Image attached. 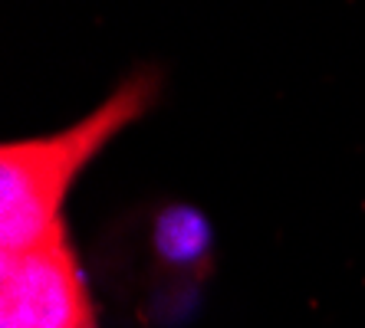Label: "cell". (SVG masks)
Listing matches in <instances>:
<instances>
[{"instance_id":"cell-2","label":"cell","mask_w":365,"mask_h":328,"mask_svg":"<svg viewBox=\"0 0 365 328\" xmlns=\"http://www.w3.org/2000/svg\"><path fill=\"white\" fill-rule=\"evenodd\" d=\"M0 328H99L66 220L14 253H0Z\"/></svg>"},{"instance_id":"cell-1","label":"cell","mask_w":365,"mask_h":328,"mask_svg":"<svg viewBox=\"0 0 365 328\" xmlns=\"http://www.w3.org/2000/svg\"><path fill=\"white\" fill-rule=\"evenodd\" d=\"M162 76L142 69L76 125L0 148V246L24 250L63 223V201L96 154L155 105Z\"/></svg>"}]
</instances>
